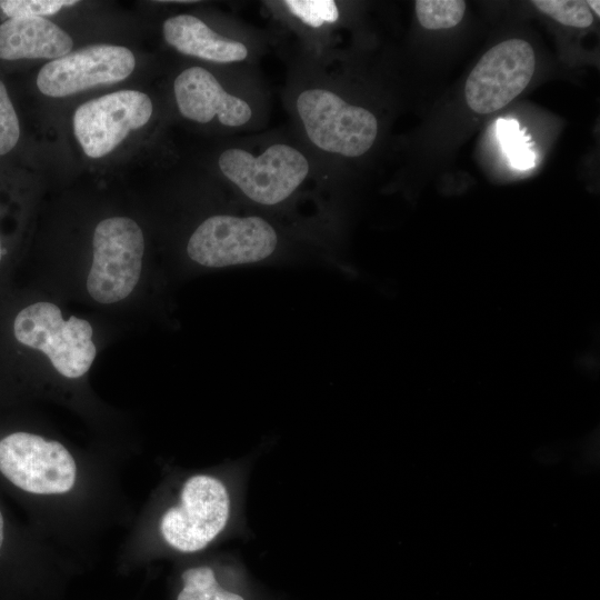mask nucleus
Returning a JSON list of instances; mask_svg holds the SVG:
<instances>
[{
  "label": "nucleus",
  "instance_id": "1",
  "mask_svg": "<svg viewBox=\"0 0 600 600\" xmlns=\"http://www.w3.org/2000/svg\"><path fill=\"white\" fill-rule=\"evenodd\" d=\"M230 513V493L223 481L210 474H196L183 483L179 502L163 513L160 531L171 548L197 552L224 530Z\"/></svg>",
  "mask_w": 600,
  "mask_h": 600
},
{
  "label": "nucleus",
  "instance_id": "2",
  "mask_svg": "<svg viewBox=\"0 0 600 600\" xmlns=\"http://www.w3.org/2000/svg\"><path fill=\"white\" fill-rule=\"evenodd\" d=\"M297 110L308 139L329 153L360 157L373 146L378 134V121L372 112L326 89L302 91Z\"/></svg>",
  "mask_w": 600,
  "mask_h": 600
},
{
  "label": "nucleus",
  "instance_id": "3",
  "mask_svg": "<svg viewBox=\"0 0 600 600\" xmlns=\"http://www.w3.org/2000/svg\"><path fill=\"white\" fill-rule=\"evenodd\" d=\"M277 244L274 228L260 217L214 214L190 234L186 252L197 266L218 269L264 260Z\"/></svg>",
  "mask_w": 600,
  "mask_h": 600
},
{
  "label": "nucleus",
  "instance_id": "4",
  "mask_svg": "<svg viewBox=\"0 0 600 600\" xmlns=\"http://www.w3.org/2000/svg\"><path fill=\"white\" fill-rule=\"evenodd\" d=\"M223 176L250 200L273 206L288 199L309 173V162L298 149L276 143L259 156L240 149L224 150L218 160Z\"/></svg>",
  "mask_w": 600,
  "mask_h": 600
},
{
  "label": "nucleus",
  "instance_id": "5",
  "mask_svg": "<svg viewBox=\"0 0 600 600\" xmlns=\"http://www.w3.org/2000/svg\"><path fill=\"white\" fill-rule=\"evenodd\" d=\"M0 471L18 488L36 494L68 492L77 476L73 457L62 443L24 431L0 440Z\"/></svg>",
  "mask_w": 600,
  "mask_h": 600
},
{
  "label": "nucleus",
  "instance_id": "6",
  "mask_svg": "<svg viewBox=\"0 0 600 600\" xmlns=\"http://www.w3.org/2000/svg\"><path fill=\"white\" fill-rule=\"evenodd\" d=\"M534 67V51L526 40L510 39L492 47L466 81L469 108L480 114L502 109L529 84Z\"/></svg>",
  "mask_w": 600,
  "mask_h": 600
},
{
  "label": "nucleus",
  "instance_id": "7",
  "mask_svg": "<svg viewBox=\"0 0 600 600\" xmlns=\"http://www.w3.org/2000/svg\"><path fill=\"white\" fill-rule=\"evenodd\" d=\"M152 110L150 98L141 91L104 94L77 108L74 136L88 157L100 158L111 152L131 130L143 127Z\"/></svg>",
  "mask_w": 600,
  "mask_h": 600
},
{
  "label": "nucleus",
  "instance_id": "8",
  "mask_svg": "<svg viewBox=\"0 0 600 600\" xmlns=\"http://www.w3.org/2000/svg\"><path fill=\"white\" fill-rule=\"evenodd\" d=\"M134 67L136 58L128 48L94 44L44 64L37 77V86L43 94L61 98L122 81Z\"/></svg>",
  "mask_w": 600,
  "mask_h": 600
},
{
  "label": "nucleus",
  "instance_id": "9",
  "mask_svg": "<svg viewBox=\"0 0 600 600\" xmlns=\"http://www.w3.org/2000/svg\"><path fill=\"white\" fill-rule=\"evenodd\" d=\"M180 113L192 121L207 123L213 118L227 127H241L252 117L247 101L230 94L214 76L201 67L183 70L173 83Z\"/></svg>",
  "mask_w": 600,
  "mask_h": 600
},
{
  "label": "nucleus",
  "instance_id": "10",
  "mask_svg": "<svg viewBox=\"0 0 600 600\" xmlns=\"http://www.w3.org/2000/svg\"><path fill=\"white\" fill-rule=\"evenodd\" d=\"M71 37L43 17L11 18L0 24V58L59 59L72 49Z\"/></svg>",
  "mask_w": 600,
  "mask_h": 600
},
{
  "label": "nucleus",
  "instance_id": "11",
  "mask_svg": "<svg viewBox=\"0 0 600 600\" xmlns=\"http://www.w3.org/2000/svg\"><path fill=\"white\" fill-rule=\"evenodd\" d=\"M163 37L179 52L212 62H237L248 57L242 42L216 33L191 14L168 18L163 22Z\"/></svg>",
  "mask_w": 600,
  "mask_h": 600
},
{
  "label": "nucleus",
  "instance_id": "12",
  "mask_svg": "<svg viewBox=\"0 0 600 600\" xmlns=\"http://www.w3.org/2000/svg\"><path fill=\"white\" fill-rule=\"evenodd\" d=\"M181 582L176 600H246L240 593L223 588L207 566L184 570Z\"/></svg>",
  "mask_w": 600,
  "mask_h": 600
},
{
  "label": "nucleus",
  "instance_id": "13",
  "mask_svg": "<svg viewBox=\"0 0 600 600\" xmlns=\"http://www.w3.org/2000/svg\"><path fill=\"white\" fill-rule=\"evenodd\" d=\"M497 134L502 150L512 167L527 170L534 166L536 156L531 150L529 137L514 119H499Z\"/></svg>",
  "mask_w": 600,
  "mask_h": 600
},
{
  "label": "nucleus",
  "instance_id": "14",
  "mask_svg": "<svg viewBox=\"0 0 600 600\" xmlns=\"http://www.w3.org/2000/svg\"><path fill=\"white\" fill-rule=\"evenodd\" d=\"M466 2L462 0H418L416 14L428 30L450 29L463 18Z\"/></svg>",
  "mask_w": 600,
  "mask_h": 600
},
{
  "label": "nucleus",
  "instance_id": "15",
  "mask_svg": "<svg viewBox=\"0 0 600 600\" xmlns=\"http://www.w3.org/2000/svg\"><path fill=\"white\" fill-rule=\"evenodd\" d=\"M532 4L542 13L563 26L588 28L593 14L586 1L581 0H533Z\"/></svg>",
  "mask_w": 600,
  "mask_h": 600
},
{
  "label": "nucleus",
  "instance_id": "16",
  "mask_svg": "<svg viewBox=\"0 0 600 600\" xmlns=\"http://www.w3.org/2000/svg\"><path fill=\"white\" fill-rule=\"evenodd\" d=\"M284 4L293 16L312 28L333 23L339 18V10L333 0H287Z\"/></svg>",
  "mask_w": 600,
  "mask_h": 600
},
{
  "label": "nucleus",
  "instance_id": "17",
  "mask_svg": "<svg viewBox=\"0 0 600 600\" xmlns=\"http://www.w3.org/2000/svg\"><path fill=\"white\" fill-rule=\"evenodd\" d=\"M74 0H0L1 10L11 18L54 14L62 7L73 6Z\"/></svg>",
  "mask_w": 600,
  "mask_h": 600
},
{
  "label": "nucleus",
  "instance_id": "18",
  "mask_svg": "<svg viewBox=\"0 0 600 600\" xmlns=\"http://www.w3.org/2000/svg\"><path fill=\"white\" fill-rule=\"evenodd\" d=\"M19 137V120L7 89L0 80V156L12 150Z\"/></svg>",
  "mask_w": 600,
  "mask_h": 600
},
{
  "label": "nucleus",
  "instance_id": "19",
  "mask_svg": "<svg viewBox=\"0 0 600 600\" xmlns=\"http://www.w3.org/2000/svg\"><path fill=\"white\" fill-rule=\"evenodd\" d=\"M589 9L591 10V12L593 11L596 13V16L599 18L600 17V1L599 0H588L586 1Z\"/></svg>",
  "mask_w": 600,
  "mask_h": 600
},
{
  "label": "nucleus",
  "instance_id": "20",
  "mask_svg": "<svg viewBox=\"0 0 600 600\" xmlns=\"http://www.w3.org/2000/svg\"><path fill=\"white\" fill-rule=\"evenodd\" d=\"M3 529H4L3 518H2V513L0 511V548H1L2 542H3Z\"/></svg>",
  "mask_w": 600,
  "mask_h": 600
},
{
  "label": "nucleus",
  "instance_id": "21",
  "mask_svg": "<svg viewBox=\"0 0 600 600\" xmlns=\"http://www.w3.org/2000/svg\"><path fill=\"white\" fill-rule=\"evenodd\" d=\"M4 254H6V250L3 249L1 240H0V264L2 263Z\"/></svg>",
  "mask_w": 600,
  "mask_h": 600
}]
</instances>
